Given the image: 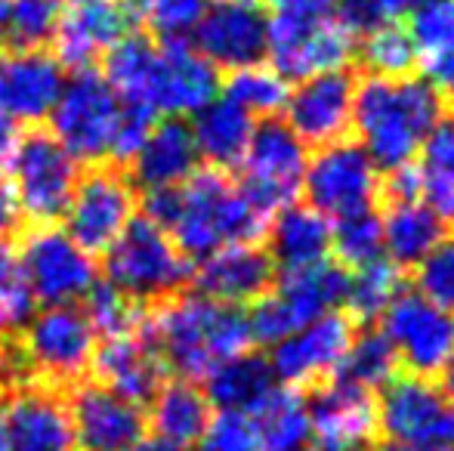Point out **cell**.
I'll use <instances>...</instances> for the list:
<instances>
[{
  "label": "cell",
  "instance_id": "ac0fdd59",
  "mask_svg": "<svg viewBox=\"0 0 454 451\" xmlns=\"http://www.w3.org/2000/svg\"><path fill=\"white\" fill-rule=\"evenodd\" d=\"M316 451H371L377 439L374 393L328 377L306 396Z\"/></svg>",
  "mask_w": 454,
  "mask_h": 451
},
{
  "label": "cell",
  "instance_id": "5b68a950",
  "mask_svg": "<svg viewBox=\"0 0 454 451\" xmlns=\"http://www.w3.org/2000/svg\"><path fill=\"white\" fill-rule=\"evenodd\" d=\"M124 121L127 103L93 66L78 68L72 78H66V87L50 112L53 136L78 164H121Z\"/></svg>",
  "mask_w": 454,
  "mask_h": 451
},
{
  "label": "cell",
  "instance_id": "484cf974",
  "mask_svg": "<svg viewBox=\"0 0 454 451\" xmlns=\"http://www.w3.org/2000/svg\"><path fill=\"white\" fill-rule=\"evenodd\" d=\"M133 164V183L155 192V189H176L198 170V149L192 139V127L180 118L155 121L145 139L139 143Z\"/></svg>",
  "mask_w": 454,
  "mask_h": 451
},
{
  "label": "cell",
  "instance_id": "b9f144b4",
  "mask_svg": "<svg viewBox=\"0 0 454 451\" xmlns=\"http://www.w3.org/2000/svg\"><path fill=\"white\" fill-rule=\"evenodd\" d=\"M84 315L90 319L96 338H118V334L137 331L145 325L149 315L143 313V303L130 300L112 284H93L90 294L84 297Z\"/></svg>",
  "mask_w": 454,
  "mask_h": 451
},
{
  "label": "cell",
  "instance_id": "7bdbcfd3",
  "mask_svg": "<svg viewBox=\"0 0 454 451\" xmlns=\"http://www.w3.org/2000/svg\"><path fill=\"white\" fill-rule=\"evenodd\" d=\"M35 303L19 253L6 241H0V338L16 334L31 319Z\"/></svg>",
  "mask_w": 454,
  "mask_h": 451
},
{
  "label": "cell",
  "instance_id": "2e32d148",
  "mask_svg": "<svg viewBox=\"0 0 454 451\" xmlns=\"http://www.w3.org/2000/svg\"><path fill=\"white\" fill-rule=\"evenodd\" d=\"M356 328L359 325L349 319L347 309H334L272 343V353L266 359L272 365L275 380H281L285 386H297V390H306V386L312 390L322 380L334 377L337 365L353 343Z\"/></svg>",
  "mask_w": 454,
  "mask_h": 451
},
{
  "label": "cell",
  "instance_id": "9a60e30c",
  "mask_svg": "<svg viewBox=\"0 0 454 451\" xmlns=\"http://www.w3.org/2000/svg\"><path fill=\"white\" fill-rule=\"evenodd\" d=\"M66 232L87 253L106 251L124 226L137 217V189L118 167L96 164L87 176H81L74 195L66 207Z\"/></svg>",
  "mask_w": 454,
  "mask_h": 451
},
{
  "label": "cell",
  "instance_id": "603a6c76",
  "mask_svg": "<svg viewBox=\"0 0 454 451\" xmlns=\"http://www.w3.org/2000/svg\"><path fill=\"white\" fill-rule=\"evenodd\" d=\"M68 411L74 448L81 451H133L145 436L143 405L118 396L102 384H81Z\"/></svg>",
  "mask_w": 454,
  "mask_h": 451
},
{
  "label": "cell",
  "instance_id": "d6a6232c",
  "mask_svg": "<svg viewBox=\"0 0 454 451\" xmlns=\"http://www.w3.org/2000/svg\"><path fill=\"white\" fill-rule=\"evenodd\" d=\"M210 417L214 415H210V402L204 390H198L185 377L174 380V384H161V390L152 396V430L174 446L195 448L207 430Z\"/></svg>",
  "mask_w": 454,
  "mask_h": 451
},
{
  "label": "cell",
  "instance_id": "8fae6325",
  "mask_svg": "<svg viewBox=\"0 0 454 451\" xmlns=\"http://www.w3.org/2000/svg\"><path fill=\"white\" fill-rule=\"evenodd\" d=\"M303 192L312 211L334 223L340 217L380 205V170L359 143L343 136L337 143L322 145L306 161Z\"/></svg>",
  "mask_w": 454,
  "mask_h": 451
},
{
  "label": "cell",
  "instance_id": "7402d4cb",
  "mask_svg": "<svg viewBox=\"0 0 454 451\" xmlns=\"http://www.w3.org/2000/svg\"><path fill=\"white\" fill-rule=\"evenodd\" d=\"M66 87L59 56L47 50H0V114L16 124L50 118Z\"/></svg>",
  "mask_w": 454,
  "mask_h": 451
},
{
  "label": "cell",
  "instance_id": "e575fe53",
  "mask_svg": "<svg viewBox=\"0 0 454 451\" xmlns=\"http://www.w3.org/2000/svg\"><path fill=\"white\" fill-rule=\"evenodd\" d=\"M395 374H399V355H395L393 343L387 340V334L377 325H359L334 377L374 393Z\"/></svg>",
  "mask_w": 454,
  "mask_h": 451
},
{
  "label": "cell",
  "instance_id": "e0dca14e",
  "mask_svg": "<svg viewBox=\"0 0 454 451\" xmlns=\"http://www.w3.org/2000/svg\"><path fill=\"white\" fill-rule=\"evenodd\" d=\"M0 451H74L68 402L50 384H25L0 402Z\"/></svg>",
  "mask_w": 454,
  "mask_h": 451
},
{
  "label": "cell",
  "instance_id": "ffe728a7",
  "mask_svg": "<svg viewBox=\"0 0 454 451\" xmlns=\"http://www.w3.org/2000/svg\"><path fill=\"white\" fill-rule=\"evenodd\" d=\"M266 25L257 0H214L198 19L195 50L214 68H247L266 59Z\"/></svg>",
  "mask_w": 454,
  "mask_h": 451
},
{
  "label": "cell",
  "instance_id": "1f68e13d",
  "mask_svg": "<svg viewBox=\"0 0 454 451\" xmlns=\"http://www.w3.org/2000/svg\"><path fill=\"white\" fill-rule=\"evenodd\" d=\"M260 451H312V421L306 396L297 386H275L251 411Z\"/></svg>",
  "mask_w": 454,
  "mask_h": 451
},
{
  "label": "cell",
  "instance_id": "f5cc1de1",
  "mask_svg": "<svg viewBox=\"0 0 454 451\" xmlns=\"http://www.w3.org/2000/svg\"><path fill=\"white\" fill-rule=\"evenodd\" d=\"M133 451H189L183 446H174V442L161 439V436H143V439L137 442V448Z\"/></svg>",
  "mask_w": 454,
  "mask_h": 451
},
{
  "label": "cell",
  "instance_id": "277c9868",
  "mask_svg": "<svg viewBox=\"0 0 454 451\" xmlns=\"http://www.w3.org/2000/svg\"><path fill=\"white\" fill-rule=\"evenodd\" d=\"M149 334L164 365L185 380L204 377L254 343L241 307L216 303L198 291L158 303V313L149 315Z\"/></svg>",
  "mask_w": 454,
  "mask_h": 451
},
{
  "label": "cell",
  "instance_id": "836d02e7",
  "mask_svg": "<svg viewBox=\"0 0 454 451\" xmlns=\"http://www.w3.org/2000/svg\"><path fill=\"white\" fill-rule=\"evenodd\" d=\"M420 201L454 229V114H445L420 145Z\"/></svg>",
  "mask_w": 454,
  "mask_h": 451
},
{
  "label": "cell",
  "instance_id": "f1b7e54d",
  "mask_svg": "<svg viewBox=\"0 0 454 451\" xmlns=\"http://www.w3.org/2000/svg\"><path fill=\"white\" fill-rule=\"evenodd\" d=\"M254 118L226 97H216L192 121V139H195L198 161H207L214 170H232L241 164L245 149L251 143Z\"/></svg>",
  "mask_w": 454,
  "mask_h": 451
},
{
  "label": "cell",
  "instance_id": "52a82bcc",
  "mask_svg": "<svg viewBox=\"0 0 454 451\" xmlns=\"http://www.w3.org/2000/svg\"><path fill=\"white\" fill-rule=\"evenodd\" d=\"M96 338L90 319L74 303L43 307L19 328L12 346L19 374H35L37 384H81L87 368L93 365Z\"/></svg>",
  "mask_w": 454,
  "mask_h": 451
},
{
  "label": "cell",
  "instance_id": "3957f363",
  "mask_svg": "<svg viewBox=\"0 0 454 451\" xmlns=\"http://www.w3.org/2000/svg\"><path fill=\"white\" fill-rule=\"evenodd\" d=\"M449 114L445 97L427 78H362L353 97L356 143L368 152L377 170L389 174L418 161L433 127Z\"/></svg>",
  "mask_w": 454,
  "mask_h": 451
},
{
  "label": "cell",
  "instance_id": "ba28073f",
  "mask_svg": "<svg viewBox=\"0 0 454 451\" xmlns=\"http://www.w3.org/2000/svg\"><path fill=\"white\" fill-rule=\"evenodd\" d=\"M4 174L10 176V195L19 205V214L41 226H50L66 214L81 180L78 161L62 149L53 133L41 130L19 136Z\"/></svg>",
  "mask_w": 454,
  "mask_h": 451
},
{
  "label": "cell",
  "instance_id": "4dcf8cb0",
  "mask_svg": "<svg viewBox=\"0 0 454 451\" xmlns=\"http://www.w3.org/2000/svg\"><path fill=\"white\" fill-rule=\"evenodd\" d=\"M204 380H207L204 396H207L210 408L245 411V415H251L275 386H278L270 359L260 353H251V349L220 362L214 371L204 374Z\"/></svg>",
  "mask_w": 454,
  "mask_h": 451
},
{
  "label": "cell",
  "instance_id": "d4e9b609",
  "mask_svg": "<svg viewBox=\"0 0 454 451\" xmlns=\"http://www.w3.org/2000/svg\"><path fill=\"white\" fill-rule=\"evenodd\" d=\"M90 368H96V377H99L102 386H108L118 396L139 405L149 402L161 390L164 371H168L155 343H152L149 319L137 331L118 334V338H102V343H96Z\"/></svg>",
  "mask_w": 454,
  "mask_h": 451
},
{
  "label": "cell",
  "instance_id": "ab89813d",
  "mask_svg": "<svg viewBox=\"0 0 454 451\" xmlns=\"http://www.w3.org/2000/svg\"><path fill=\"white\" fill-rule=\"evenodd\" d=\"M331 251L340 266L349 272L374 263L383 257V220L377 207L349 214L331 223Z\"/></svg>",
  "mask_w": 454,
  "mask_h": 451
},
{
  "label": "cell",
  "instance_id": "d6986e66",
  "mask_svg": "<svg viewBox=\"0 0 454 451\" xmlns=\"http://www.w3.org/2000/svg\"><path fill=\"white\" fill-rule=\"evenodd\" d=\"M356 84H359V74L353 68H334V72L297 81V87L287 93L285 114L287 127L303 139V145L322 149L353 130Z\"/></svg>",
  "mask_w": 454,
  "mask_h": 451
},
{
  "label": "cell",
  "instance_id": "bcb514c9",
  "mask_svg": "<svg viewBox=\"0 0 454 451\" xmlns=\"http://www.w3.org/2000/svg\"><path fill=\"white\" fill-rule=\"evenodd\" d=\"M198 448L201 451H260L257 430H254L251 415H245V411H220L216 417H210Z\"/></svg>",
  "mask_w": 454,
  "mask_h": 451
},
{
  "label": "cell",
  "instance_id": "7dc6e473",
  "mask_svg": "<svg viewBox=\"0 0 454 451\" xmlns=\"http://www.w3.org/2000/svg\"><path fill=\"white\" fill-rule=\"evenodd\" d=\"M263 4V0H260ZM275 10V16L291 19H328L334 16L337 0H266Z\"/></svg>",
  "mask_w": 454,
  "mask_h": 451
},
{
  "label": "cell",
  "instance_id": "5bb4252c",
  "mask_svg": "<svg viewBox=\"0 0 454 451\" xmlns=\"http://www.w3.org/2000/svg\"><path fill=\"white\" fill-rule=\"evenodd\" d=\"M19 263L35 300L43 307L78 303L96 284L93 253H87L66 229L41 226L25 238Z\"/></svg>",
  "mask_w": 454,
  "mask_h": 451
},
{
  "label": "cell",
  "instance_id": "44dd1931",
  "mask_svg": "<svg viewBox=\"0 0 454 451\" xmlns=\"http://www.w3.org/2000/svg\"><path fill=\"white\" fill-rule=\"evenodd\" d=\"M137 19L130 0H59V22L53 35L59 62H72L78 68L93 66L121 37L130 35Z\"/></svg>",
  "mask_w": 454,
  "mask_h": 451
},
{
  "label": "cell",
  "instance_id": "4fadbf2b",
  "mask_svg": "<svg viewBox=\"0 0 454 451\" xmlns=\"http://www.w3.org/2000/svg\"><path fill=\"white\" fill-rule=\"evenodd\" d=\"M266 56L285 81H306L312 74L347 68L356 56V37L334 16H272L266 25Z\"/></svg>",
  "mask_w": 454,
  "mask_h": 451
},
{
  "label": "cell",
  "instance_id": "7a4b0ae2",
  "mask_svg": "<svg viewBox=\"0 0 454 451\" xmlns=\"http://www.w3.org/2000/svg\"><path fill=\"white\" fill-rule=\"evenodd\" d=\"M145 217L155 220L185 260H204L229 245H247L266 235V214L251 205L226 170H195L183 186L145 192Z\"/></svg>",
  "mask_w": 454,
  "mask_h": 451
},
{
  "label": "cell",
  "instance_id": "4316f807",
  "mask_svg": "<svg viewBox=\"0 0 454 451\" xmlns=\"http://www.w3.org/2000/svg\"><path fill=\"white\" fill-rule=\"evenodd\" d=\"M347 291H349V269L331 257L322 260V263L303 266V269H287L272 284V297L285 307L294 331L309 325L318 315L343 309Z\"/></svg>",
  "mask_w": 454,
  "mask_h": 451
},
{
  "label": "cell",
  "instance_id": "8992f818",
  "mask_svg": "<svg viewBox=\"0 0 454 451\" xmlns=\"http://www.w3.org/2000/svg\"><path fill=\"white\" fill-rule=\"evenodd\" d=\"M106 278L114 291L137 303H164L183 294L192 278L189 260L174 245L168 229L145 214L133 217L124 232L106 247Z\"/></svg>",
  "mask_w": 454,
  "mask_h": 451
},
{
  "label": "cell",
  "instance_id": "11a10c76",
  "mask_svg": "<svg viewBox=\"0 0 454 451\" xmlns=\"http://www.w3.org/2000/svg\"><path fill=\"white\" fill-rule=\"evenodd\" d=\"M371 451H436V448H414V446H395V442H387V446H374Z\"/></svg>",
  "mask_w": 454,
  "mask_h": 451
},
{
  "label": "cell",
  "instance_id": "8d00e7d4",
  "mask_svg": "<svg viewBox=\"0 0 454 451\" xmlns=\"http://www.w3.org/2000/svg\"><path fill=\"white\" fill-rule=\"evenodd\" d=\"M359 62L374 78H411L418 72V50L399 22H380L356 41Z\"/></svg>",
  "mask_w": 454,
  "mask_h": 451
},
{
  "label": "cell",
  "instance_id": "816d5d0a",
  "mask_svg": "<svg viewBox=\"0 0 454 451\" xmlns=\"http://www.w3.org/2000/svg\"><path fill=\"white\" fill-rule=\"evenodd\" d=\"M19 377V368H16V355H12V346H6L0 340V402H4V393L12 380Z\"/></svg>",
  "mask_w": 454,
  "mask_h": 451
},
{
  "label": "cell",
  "instance_id": "681fc988",
  "mask_svg": "<svg viewBox=\"0 0 454 451\" xmlns=\"http://www.w3.org/2000/svg\"><path fill=\"white\" fill-rule=\"evenodd\" d=\"M19 143V130H16V121H10L6 114H0V174L6 170V161H10L12 149Z\"/></svg>",
  "mask_w": 454,
  "mask_h": 451
},
{
  "label": "cell",
  "instance_id": "30bf717a",
  "mask_svg": "<svg viewBox=\"0 0 454 451\" xmlns=\"http://www.w3.org/2000/svg\"><path fill=\"white\" fill-rule=\"evenodd\" d=\"M306 145L287 121L263 118L251 133V143L241 158V192L251 198L260 214H275L294 205L303 192Z\"/></svg>",
  "mask_w": 454,
  "mask_h": 451
},
{
  "label": "cell",
  "instance_id": "83f0119b",
  "mask_svg": "<svg viewBox=\"0 0 454 451\" xmlns=\"http://www.w3.org/2000/svg\"><path fill=\"white\" fill-rule=\"evenodd\" d=\"M270 257L281 269H303L322 263L331 253V220L309 205H287L275 211L272 226H266Z\"/></svg>",
  "mask_w": 454,
  "mask_h": 451
},
{
  "label": "cell",
  "instance_id": "f6af8a7d",
  "mask_svg": "<svg viewBox=\"0 0 454 451\" xmlns=\"http://www.w3.org/2000/svg\"><path fill=\"white\" fill-rule=\"evenodd\" d=\"M204 10L207 0H149L139 6V19H145L161 41H185Z\"/></svg>",
  "mask_w": 454,
  "mask_h": 451
},
{
  "label": "cell",
  "instance_id": "f907efd6",
  "mask_svg": "<svg viewBox=\"0 0 454 451\" xmlns=\"http://www.w3.org/2000/svg\"><path fill=\"white\" fill-rule=\"evenodd\" d=\"M420 4H424V0H377V10H380V16L387 19V22H395V19H402V16H411Z\"/></svg>",
  "mask_w": 454,
  "mask_h": 451
},
{
  "label": "cell",
  "instance_id": "f35d334b",
  "mask_svg": "<svg viewBox=\"0 0 454 451\" xmlns=\"http://www.w3.org/2000/svg\"><path fill=\"white\" fill-rule=\"evenodd\" d=\"M223 93H226L229 103L245 109L251 118H275L278 112H285L291 87L275 68H266L260 62V66L235 68L226 78Z\"/></svg>",
  "mask_w": 454,
  "mask_h": 451
},
{
  "label": "cell",
  "instance_id": "60d3db41",
  "mask_svg": "<svg viewBox=\"0 0 454 451\" xmlns=\"http://www.w3.org/2000/svg\"><path fill=\"white\" fill-rule=\"evenodd\" d=\"M408 35L418 50V66L454 56V0H424L411 12Z\"/></svg>",
  "mask_w": 454,
  "mask_h": 451
},
{
  "label": "cell",
  "instance_id": "c3c4849f",
  "mask_svg": "<svg viewBox=\"0 0 454 451\" xmlns=\"http://www.w3.org/2000/svg\"><path fill=\"white\" fill-rule=\"evenodd\" d=\"M19 220H22V214H19V205L12 201L10 189H0V241H6L16 232Z\"/></svg>",
  "mask_w": 454,
  "mask_h": 451
},
{
  "label": "cell",
  "instance_id": "cb8c5ba5",
  "mask_svg": "<svg viewBox=\"0 0 454 451\" xmlns=\"http://www.w3.org/2000/svg\"><path fill=\"white\" fill-rule=\"evenodd\" d=\"M198 263H201L195 272L198 294L229 307L260 300L263 294H270L278 278V266L260 241L220 247Z\"/></svg>",
  "mask_w": 454,
  "mask_h": 451
},
{
  "label": "cell",
  "instance_id": "ee69618b",
  "mask_svg": "<svg viewBox=\"0 0 454 451\" xmlns=\"http://www.w3.org/2000/svg\"><path fill=\"white\" fill-rule=\"evenodd\" d=\"M414 269V291L454 313V232L442 235V241Z\"/></svg>",
  "mask_w": 454,
  "mask_h": 451
},
{
  "label": "cell",
  "instance_id": "74e56055",
  "mask_svg": "<svg viewBox=\"0 0 454 451\" xmlns=\"http://www.w3.org/2000/svg\"><path fill=\"white\" fill-rule=\"evenodd\" d=\"M59 22V0H0V50H43Z\"/></svg>",
  "mask_w": 454,
  "mask_h": 451
},
{
  "label": "cell",
  "instance_id": "9c48e42d",
  "mask_svg": "<svg viewBox=\"0 0 454 451\" xmlns=\"http://www.w3.org/2000/svg\"><path fill=\"white\" fill-rule=\"evenodd\" d=\"M377 433L395 446L454 451V405L433 377L395 374L380 386Z\"/></svg>",
  "mask_w": 454,
  "mask_h": 451
},
{
  "label": "cell",
  "instance_id": "7c38bea8",
  "mask_svg": "<svg viewBox=\"0 0 454 451\" xmlns=\"http://www.w3.org/2000/svg\"><path fill=\"white\" fill-rule=\"evenodd\" d=\"M380 331L393 343L399 365L420 377H436L454 359V313L436 307L414 288H402L383 309Z\"/></svg>",
  "mask_w": 454,
  "mask_h": 451
},
{
  "label": "cell",
  "instance_id": "f546056e",
  "mask_svg": "<svg viewBox=\"0 0 454 451\" xmlns=\"http://www.w3.org/2000/svg\"><path fill=\"white\" fill-rule=\"evenodd\" d=\"M383 253L402 272L414 269L442 241L445 226L424 201H380Z\"/></svg>",
  "mask_w": 454,
  "mask_h": 451
},
{
  "label": "cell",
  "instance_id": "db71d44e",
  "mask_svg": "<svg viewBox=\"0 0 454 451\" xmlns=\"http://www.w3.org/2000/svg\"><path fill=\"white\" fill-rule=\"evenodd\" d=\"M439 377H442L439 390H442V393H445V399H449V402L454 405V359L442 368V374H439Z\"/></svg>",
  "mask_w": 454,
  "mask_h": 451
},
{
  "label": "cell",
  "instance_id": "6da1fadb",
  "mask_svg": "<svg viewBox=\"0 0 454 451\" xmlns=\"http://www.w3.org/2000/svg\"><path fill=\"white\" fill-rule=\"evenodd\" d=\"M106 81L127 105L164 118H185L220 97L216 68L185 41L155 43L127 35L106 53Z\"/></svg>",
  "mask_w": 454,
  "mask_h": 451
},
{
  "label": "cell",
  "instance_id": "d590c367",
  "mask_svg": "<svg viewBox=\"0 0 454 451\" xmlns=\"http://www.w3.org/2000/svg\"><path fill=\"white\" fill-rule=\"evenodd\" d=\"M402 288H405V272L395 263H389L387 257H380L362 269L349 272V291L343 309L356 325H374L383 315V309L399 297Z\"/></svg>",
  "mask_w": 454,
  "mask_h": 451
}]
</instances>
